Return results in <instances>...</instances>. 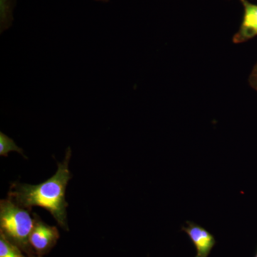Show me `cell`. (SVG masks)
<instances>
[{
    "mask_svg": "<svg viewBox=\"0 0 257 257\" xmlns=\"http://www.w3.org/2000/svg\"><path fill=\"white\" fill-rule=\"evenodd\" d=\"M98 1H104V2H106V1H108V0H98Z\"/></svg>",
    "mask_w": 257,
    "mask_h": 257,
    "instance_id": "obj_11",
    "label": "cell"
},
{
    "mask_svg": "<svg viewBox=\"0 0 257 257\" xmlns=\"http://www.w3.org/2000/svg\"><path fill=\"white\" fill-rule=\"evenodd\" d=\"M72 152L68 148L65 159L58 164V169L51 178L37 185L16 183L13 184L8 197L21 207L31 211L32 207H40L50 211L61 227L68 231L65 192L72 178L69 162Z\"/></svg>",
    "mask_w": 257,
    "mask_h": 257,
    "instance_id": "obj_1",
    "label": "cell"
},
{
    "mask_svg": "<svg viewBox=\"0 0 257 257\" xmlns=\"http://www.w3.org/2000/svg\"><path fill=\"white\" fill-rule=\"evenodd\" d=\"M10 198L0 202V234L28 255H35L30 244V236L35 226V216Z\"/></svg>",
    "mask_w": 257,
    "mask_h": 257,
    "instance_id": "obj_2",
    "label": "cell"
},
{
    "mask_svg": "<svg viewBox=\"0 0 257 257\" xmlns=\"http://www.w3.org/2000/svg\"><path fill=\"white\" fill-rule=\"evenodd\" d=\"M254 257H257V251H256V255H255V256H254Z\"/></svg>",
    "mask_w": 257,
    "mask_h": 257,
    "instance_id": "obj_12",
    "label": "cell"
},
{
    "mask_svg": "<svg viewBox=\"0 0 257 257\" xmlns=\"http://www.w3.org/2000/svg\"><path fill=\"white\" fill-rule=\"evenodd\" d=\"M30 257H42L41 256H37V255H32V256Z\"/></svg>",
    "mask_w": 257,
    "mask_h": 257,
    "instance_id": "obj_10",
    "label": "cell"
},
{
    "mask_svg": "<svg viewBox=\"0 0 257 257\" xmlns=\"http://www.w3.org/2000/svg\"><path fill=\"white\" fill-rule=\"evenodd\" d=\"M15 151L23 155V151L15 142L3 133H0V155L8 156L10 152Z\"/></svg>",
    "mask_w": 257,
    "mask_h": 257,
    "instance_id": "obj_7",
    "label": "cell"
},
{
    "mask_svg": "<svg viewBox=\"0 0 257 257\" xmlns=\"http://www.w3.org/2000/svg\"><path fill=\"white\" fill-rule=\"evenodd\" d=\"M243 8V20L238 32L233 37L234 44H241L257 36V5L248 0H240Z\"/></svg>",
    "mask_w": 257,
    "mask_h": 257,
    "instance_id": "obj_5",
    "label": "cell"
},
{
    "mask_svg": "<svg viewBox=\"0 0 257 257\" xmlns=\"http://www.w3.org/2000/svg\"><path fill=\"white\" fill-rule=\"evenodd\" d=\"M13 0H1L2 23L4 24L10 22L12 16V4Z\"/></svg>",
    "mask_w": 257,
    "mask_h": 257,
    "instance_id": "obj_8",
    "label": "cell"
},
{
    "mask_svg": "<svg viewBox=\"0 0 257 257\" xmlns=\"http://www.w3.org/2000/svg\"><path fill=\"white\" fill-rule=\"evenodd\" d=\"M182 229L187 233L197 249V254L194 257L209 256L211 249L216 244L214 236L205 228L192 221H187V225L182 226Z\"/></svg>",
    "mask_w": 257,
    "mask_h": 257,
    "instance_id": "obj_4",
    "label": "cell"
},
{
    "mask_svg": "<svg viewBox=\"0 0 257 257\" xmlns=\"http://www.w3.org/2000/svg\"><path fill=\"white\" fill-rule=\"evenodd\" d=\"M35 222L30 236V244L35 255L43 256L50 252L60 239L56 226L44 222L40 216L34 214Z\"/></svg>",
    "mask_w": 257,
    "mask_h": 257,
    "instance_id": "obj_3",
    "label": "cell"
},
{
    "mask_svg": "<svg viewBox=\"0 0 257 257\" xmlns=\"http://www.w3.org/2000/svg\"><path fill=\"white\" fill-rule=\"evenodd\" d=\"M0 257H30L0 234Z\"/></svg>",
    "mask_w": 257,
    "mask_h": 257,
    "instance_id": "obj_6",
    "label": "cell"
},
{
    "mask_svg": "<svg viewBox=\"0 0 257 257\" xmlns=\"http://www.w3.org/2000/svg\"><path fill=\"white\" fill-rule=\"evenodd\" d=\"M249 82L251 87L257 91V64L251 72V76L249 77Z\"/></svg>",
    "mask_w": 257,
    "mask_h": 257,
    "instance_id": "obj_9",
    "label": "cell"
}]
</instances>
